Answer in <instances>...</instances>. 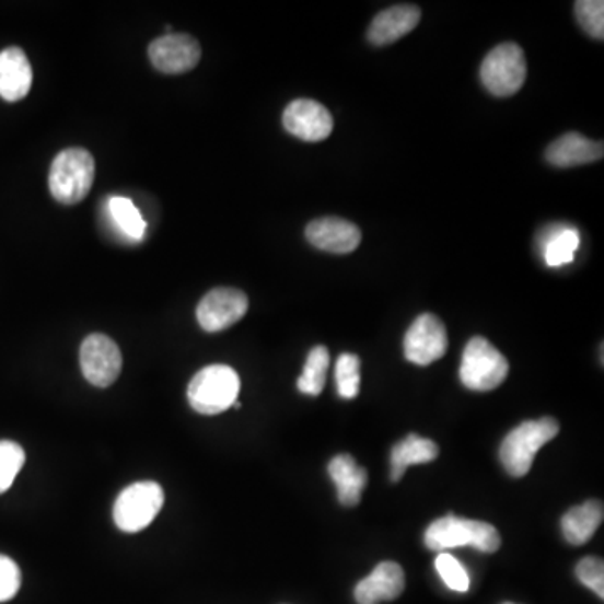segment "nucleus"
Segmentation results:
<instances>
[{"label":"nucleus","instance_id":"obj_9","mask_svg":"<svg viewBox=\"0 0 604 604\" xmlns=\"http://www.w3.org/2000/svg\"><path fill=\"white\" fill-rule=\"evenodd\" d=\"M81 371L97 388H106L118 380L123 368L118 345L106 335H90L80 349Z\"/></svg>","mask_w":604,"mask_h":604},{"label":"nucleus","instance_id":"obj_16","mask_svg":"<svg viewBox=\"0 0 604 604\" xmlns=\"http://www.w3.org/2000/svg\"><path fill=\"white\" fill-rule=\"evenodd\" d=\"M33 86V68L21 47L0 53V97L9 103L27 96Z\"/></svg>","mask_w":604,"mask_h":604},{"label":"nucleus","instance_id":"obj_30","mask_svg":"<svg viewBox=\"0 0 604 604\" xmlns=\"http://www.w3.org/2000/svg\"><path fill=\"white\" fill-rule=\"evenodd\" d=\"M503 604H515V603H503Z\"/></svg>","mask_w":604,"mask_h":604},{"label":"nucleus","instance_id":"obj_25","mask_svg":"<svg viewBox=\"0 0 604 604\" xmlns=\"http://www.w3.org/2000/svg\"><path fill=\"white\" fill-rule=\"evenodd\" d=\"M24 462L25 453L19 443L11 440L0 442V493L11 489Z\"/></svg>","mask_w":604,"mask_h":604},{"label":"nucleus","instance_id":"obj_11","mask_svg":"<svg viewBox=\"0 0 604 604\" xmlns=\"http://www.w3.org/2000/svg\"><path fill=\"white\" fill-rule=\"evenodd\" d=\"M282 123L288 133L307 143L326 140L335 128L332 113L314 100H294L289 103Z\"/></svg>","mask_w":604,"mask_h":604},{"label":"nucleus","instance_id":"obj_5","mask_svg":"<svg viewBox=\"0 0 604 604\" xmlns=\"http://www.w3.org/2000/svg\"><path fill=\"white\" fill-rule=\"evenodd\" d=\"M509 363L502 352L483 336H475L462 355L461 382L474 392L499 388L508 378Z\"/></svg>","mask_w":604,"mask_h":604},{"label":"nucleus","instance_id":"obj_7","mask_svg":"<svg viewBox=\"0 0 604 604\" xmlns=\"http://www.w3.org/2000/svg\"><path fill=\"white\" fill-rule=\"evenodd\" d=\"M165 493L162 486L151 480L126 487L115 502L113 519L123 533H140L162 511Z\"/></svg>","mask_w":604,"mask_h":604},{"label":"nucleus","instance_id":"obj_15","mask_svg":"<svg viewBox=\"0 0 604 604\" xmlns=\"http://www.w3.org/2000/svg\"><path fill=\"white\" fill-rule=\"evenodd\" d=\"M421 19L417 5H393L380 12L368 30V40L374 46H388L410 34Z\"/></svg>","mask_w":604,"mask_h":604},{"label":"nucleus","instance_id":"obj_29","mask_svg":"<svg viewBox=\"0 0 604 604\" xmlns=\"http://www.w3.org/2000/svg\"><path fill=\"white\" fill-rule=\"evenodd\" d=\"M21 569L11 558L0 554V603L12 600L21 590Z\"/></svg>","mask_w":604,"mask_h":604},{"label":"nucleus","instance_id":"obj_2","mask_svg":"<svg viewBox=\"0 0 604 604\" xmlns=\"http://www.w3.org/2000/svg\"><path fill=\"white\" fill-rule=\"evenodd\" d=\"M559 433V421L544 417L541 420H528L519 425L503 439L500 445V462L512 477H524L537 452Z\"/></svg>","mask_w":604,"mask_h":604},{"label":"nucleus","instance_id":"obj_6","mask_svg":"<svg viewBox=\"0 0 604 604\" xmlns=\"http://www.w3.org/2000/svg\"><path fill=\"white\" fill-rule=\"evenodd\" d=\"M527 78L524 50L514 43L493 47L480 66V80L493 96L508 97L521 91Z\"/></svg>","mask_w":604,"mask_h":604},{"label":"nucleus","instance_id":"obj_22","mask_svg":"<svg viewBox=\"0 0 604 604\" xmlns=\"http://www.w3.org/2000/svg\"><path fill=\"white\" fill-rule=\"evenodd\" d=\"M332 363L326 346H316L307 355L304 371L298 380V390L304 395L317 396L326 385L327 368Z\"/></svg>","mask_w":604,"mask_h":604},{"label":"nucleus","instance_id":"obj_19","mask_svg":"<svg viewBox=\"0 0 604 604\" xmlns=\"http://www.w3.org/2000/svg\"><path fill=\"white\" fill-rule=\"evenodd\" d=\"M437 457H439V445L435 442L417 433H410L393 446L392 457H390V465H392L390 478L392 483H399L410 465L428 464Z\"/></svg>","mask_w":604,"mask_h":604},{"label":"nucleus","instance_id":"obj_21","mask_svg":"<svg viewBox=\"0 0 604 604\" xmlns=\"http://www.w3.org/2000/svg\"><path fill=\"white\" fill-rule=\"evenodd\" d=\"M109 216L118 226L119 232L131 241H143L147 232V222L141 217L140 210L135 207L133 201L126 197H113L108 201Z\"/></svg>","mask_w":604,"mask_h":604},{"label":"nucleus","instance_id":"obj_12","mask_svg":"<svg viewBox=\"0 0 604 604\" xmlns=\"http://www.w3.org/2000/svg\"><path fill=\"white\" fill-rule=\"evenodd\" d=\"M151 65L165 74L191 71L201 58V47L188 34H166L148 47Z\"/></svg>","mask_w":604,"mask_h":604},{"label":"nucleus","instance_id":"obj_28","mask_svg":"<svg viewBox=\"0 0 604 604\" xmlns=\"http://www.w3.org/2000/svg\"><path fill=\"white\" fill-rule=\"evenodd\" d=\"M576 576L584 586L603 600L604 597V565L600 558H584L576 566Z\"/></svg>","mask_w":604,"mask_h":604},{"label":"nucleus","instance_id":"obj_10","mask_svg":"<svg viewBox=\"0 0 604 604\" xmlns=\"http://www.w3.org/2000/svg\"><path fill=\"white\" fill-rule=\"evenodd\" d=\"M248 311V299L234 288L212 289L197 306V321L207 333H219L234 326Z\"/></svg>","mask_w":604,"mask_h":604},{"label":"nucleus","instance_id":"obj_8","mask_svg":"<svg viewBox=\"0 0 604 604\" xmlns=\"http://www.w3.org/2000/svg\"><path fill=\"white\" fill-rule=\"evenodd\" d=\"M449 348L445 324L435 314H421L408 327L403 349L405 358L418 367H428L445 357Z\"/></svg>","mask_w":604,"mask_h":604},{"label":"nucleus","instance_id":"obj_26","mask_svg":"<svg viewBox=\"0 0 604 604\" xmlns=\"http://www.w3.org/2000/svg\"><path fill=\"white\" fill-rule=\"evenodd\" d=\"M579 24L594 39H604V2L603 0H578L574 4Z\"/></svg>","mask_w":604,"mask_h":604},{"label":"nucleus","instance_id":"obj_23","mask_svg":"<svg viewBox=\"0 0 604 604\" xmlns=\"http://www.w3.org/2000/svg\"><path fill=\"white\" fill-rule=\"evenodd\" d=\"M579 247V234L571 226H556L544 241V260L549 267H561L572 263Z\"/></svg>","mask_w":604,"mask_h":604},{"label":"nucleus","instance_id":"obj_18","mask_svg":"<svg viewBox=\"0 0 604 604\" xmlns=\"http://www.w3.org/2000/svg\"><path fill=\"white\" fill-rule=\"evenodd\" d=\"M327 472L332 475L333 483H335L336 490H338L339 502L346 508L358 506L361 493H363L368 484L367 471L358 465V462L351 455L341 453V455H336L329 462Z\"/></svg>","mask_w":604,"mask_h":604},{"label":"nucleus","instance_id":"obj_3","mask_svg":"<svg viewBox=\"0 0 604 604\" xmlns=\"http://www.w3.org/2000/svg\"><path fill=\"white\" fill-rule=\"evenodd\" d=\"M241 392V378L234 368L212 364L191 378L187 396L190 407L200 415H219L234 407Z\"/></svg>","mask_w":604,"mask_h":604},{"label":"nucleus","instance_id":"obj_13","mask_svg":"<svg viewBox=\"0 0 604 604\" xmlns=\"http://www.w3.org/2000/svg\"><path fill=\"white\" fill-rule=\"evenodd\" d=\"M306 239L320 251L349 254L360 247L361 231L360 226L349 220L323 217V219L313 220L306 226Z\"/></svg>","mask_w":604,"mask_h":604},{"label":"nucleus","instance_id":"obj_17","mask_svg":"<svg viewBox=\"0 0 604 604\" xmlns=\"http://www.w3.org/2000/svg\"><path fill=\"white\" fill-rule=\"evenodd\" d=\"M603 159V143L581 133H566L553 141L546 150V160L559 169L586 165Z\"/></svg>","mask_w":604,"mask_h":604},{"label":"nucleus","instance_id":"obj_24","mask_svg":"<svg viewBox=\"0 0 604 604\" xmlns=\"http://www.w3.org/2000/svg\"><path fill=\"white\" fill-rule=\"evenodd\" d=\"M361 361L357 355L345 352L339 357L336 363V386H338L339 396L346 399L357 398L360 393Z\"/></svg>","mask_w":604,"mask_h":604},{"label":"nucleus","instance_id":"obj_20","mask_svg":"<svg viewBox=\"0 0 604 604\" xmlns=\"http://www.w3.org/2000/svg\"><path fill=\"white\" fill-rule=\"evenodd\" d=\"M603 503L600 500H588L566 512L561 521L566 541L572 546L586 544L603 522Z\"/></svg>","mask_w":604,"mask_h":604},{"label":"nucleus","instance_id":"obj_14","mask_svg":"<svg viewBox=\"0 0 604 604\" xmlns=\"http://www.w3.org/2000/svg\"><path fill=\"white\" fill-rule=\"evenodd\" d=\"M405 590V572L393 561L380 562L368 578L355 588L358 604H380L393 601Z\"/></svg>","mask_w":604,"mask_h":604},{"label":"nucleus","instance_id":"obj_27","mask_svg":"<svg viewBox=\"0 0 604 604\" xmlns=\"http://www.w3.org/2000/svg\"><path fill=\"white\" fill-rule=\"evenodd\" d=\"M435 569L446 588L457 591V593H467L471 578H468L464 566L458 562L457 558H453L452 554L440 553L435 559Z\"/></svg>","mask_w":604,"mask_h":604},{"label":"nucleus","instance_id":"obj_1","mask_svg":"<svg viewBox=\"0 0 604 604\" xmlns=\"http://www.w3.org/2000/svg\"><path fill=\"white\" fill-rule=\"evenodd\" d=\"M425 544L430 550L455 549L471 546L480 553H496L500 547V534L492 524L457 518L449 514L428 525Z\"/></svg>","mask_w":604,"mask_h":604},{"label":"nucleus","instance_id":"obj_4","mask_svg":"<svg viewBox=\"0 0 604 604\" xmlns=\"http://www.w3.org/2000/svg\"><path fill=\"white\" fill-rule=\"evenodd\" d=\"M96 163L84 148H68L50 165L49 190L65 206L80 204L93 187Z\"/></svg>","mask_w":604,"mask_h":604}]
</instances>
